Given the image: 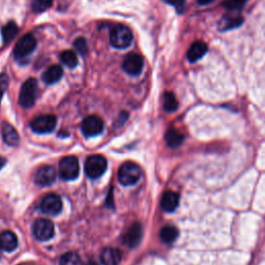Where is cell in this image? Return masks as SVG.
Returning a JSON list of instances; mask_svg holds the SVG:
<instances>
[{"label":"cell","instance_id":"obj_8","mask_svg":"<svg viewBox=\"0 0 265 265\" xmlns=\"http://www.w3.org/2000/svg\"><path fill=\"white\" fill-rule=\"evenodd\" d=\"M36 46V40L33 35L31 34H25L23 35L13 49V56L17 59H22L26 57L27 55L33 52Z\"/></svg>","mask_w":265,"mask_h":265},{"label":"cell","instance_id":"obj_14","mask_svg":"<svg viewBox=\"0 0 265 265\" xmlns=\"http://www.w3.org/2000/svg\"><path fill=\"white\" fill-rule=\"evenodd\" d=\"M179 196L178 194L173 191H167L164 193L161 201V206L163 211L166 213H173L178 207Z\"/></svg>","mask_w":265,"mask_h":265},{"label":"cell","instance_id":"obj_33","mask_svg":"<svg viewBox=\"0 0 265 265\" xmlns=\"http://www.w3.org/2000/svg\"><path fill=\"white\" fill-rule=\"evenodd\" d=\"M5 163H6V160H5V159H3V158H1V157H0V169H1L2 167L5 165Z\"/></svg>","mask_w":265,"mask_h":265},{"label":"cell","instance_id":"obj_26","mask_svg":"<svg viewBox=\"0 0 265 265\" xmlns=\"http://www.w3.org/2000/svg\"><path fill=\"white\" fill-rule=\"evenodd\" d=\"M59 265H81V259L78 254L67 252L60 258Z\"/></svg>","mask_w":265,"mask_h":265},{"label":"cell","instance_id":"obj_23","mask_svg":"<svg viewBox=\"0 0 265 265\" xmlns=\"http://www.w3.org/2000/svg\"><path fill=\"white\" fill-rule=\"evenodd\" d=\"M18 31H19V28L16 25V23H13V22L7 23L2 28V38H3L4 43L8 44L9 41H11L18 34Z\"/></svg>","mask_w":265,"mask_h":265},{"label":"cell","instance_id":"obj_3","mask_svg":"<svg viewBox=\"0 0 265 265\" xmlns=\"http://www.w3.org/2000/svg\"><path fill=\"white\" fill-rule=\"evenodd\" d=\"M37 83L33 78H29L24 82L19 94V104L23 108H30L34 105L36 100Z\"/></svg>","mask_w":265,"mask_h":265},{"label":"cell","instance_id":"obj_24","mask_svg":"<svg viewBox=\"0 0 265 265\" xmlns=\"http://www.w3.org/2000/svg\"><path fill=\"white\" fill-rule=\"evenodd\" d=\"M60 59L62 63L69 68H75L78 65L77 54L72 50H67V51L62 52L60 54Z\"/></svg>","mask_w":265,"mask_h":265},{"label":"cell","instance_id":"obj_9","mask_svg":"<svg viewBox=\"0 0 265 265\" xmlns=\"http://www.w3.org/2000/svg\"><path fill=\"white\" fill-rule=\"evenodd\" d=\"M104 130V121L96 115H90L83 120L81 131L85 137H94L100 135Z\"/></svg>","mask_w":265,"mask_h":265},{"label":"cell","instance_id":"obj_19","mask_svg":"<svg viewBox=\"0 0 265 265\" xmlns=\"http://www.w3.org/2000/svg\"><path fill=\"white\" fill-rule=\"evenodd\" d=\"M63 75V71H62V67L60 65H51L47 71L44 73L43 77V81L46 83V84H54V83L58 82L61 77Z\"/></svg>","mask_w":265,"mask_h":265},{"label":"cell","instance_id":"obj_25","mask_svg":"<svg viewBox=\"0 0 265 265\" xmlns=\"http://www.w3.org/2000/svg\"><path fill=\"white\" fill-rule=\"evenodd\" d=\"M244 20L242 17H229V18H224L222 20L221 24V29L222 30H231L236 28V27H240L243 24Z\"/></svg>","mask_w":265,"mask_h":265},{"label":"cell","instance_id":"obj_32","mask_svg":"<svg viewBox=\"0 0 265 265\" xmlns=\"http://www.w3.org/2000/svg\"><path fill=\"white\" fill-rule=\"evenodd\" d=\"M197 1L201 5H207V4L213 3L215 1V0H197Z\"/></svg>","mask_w":265,"mask_h":265},{"label":"cell","instance_id":"obj_28","mask_svg":"<svg viewBox=\"0 0 265 265\" xmlns=\"http://www.w3.org/2000/svg\"><path fill=\"white\" fill-rule=\"evenodd\" d=\"M247 1L248 0H226V1L223 3V5L229 10H234L243 7Z\"/></svg>","mask_w":265,"mask_h":265},{"label":"cell","instance_id":"obj_11","mask_svg":"<svg viewBox=\"0 0 265 265\" xmlns=\"http://www.w3.org/2000/svg\"><path fill=\"white\" fill-rule=\"evenodd\" d=\"M33 179L34 183L39 187H49L56 179V172L52 166H41L35 171Z\"/></svg>","mask_w":265,"mask_h":265},{"label":"cell","instance_id":"obj_16","mask_svg":"<svg viewBox=\"0 0 265 265\" xmlns=\"http://www.w3.org/2000/svg\"><path fill=\"white\" fill-rule=\"evenodd\" d=\"M207 53V46L201 40H196L191 45L188 51V59L190 62H196L200 60Z\"/></svg>","mask_w":265,"mask_h":265},{"label":"cell","instance_id":"obj_22","mask_svg":"<svg viewBox=\"0 0 265 265\" xmlns=\"http://www.w3.org/2000/svg\"><path fill=\"white\" fill-rule=\"evenodd\" d=\"M163 107L166 112L171 113L177 110L178 102L172 92H166L163 97Z\"/></svg>","mask_w":265,"mask_h":265},{"label":"cell","instance_id":"obj_4","mask_svg":"<svg viewBox=\"0 0 265 265\" xmlns=\"http://www.w3.org/2000/svg\"><path fill=\"white\" fill-rule=\"evenodd\" d=\"M107 169V160L101 155L90 156L85 162V173L91 179L101 177Z\"/></svg>","mask_w":265,"mask_h":265},{"label":"cell","instance_id":"obj_13","mask_svg":"<svg viewBox=\"0 0 265 265\" xmlns=\"http://www.w3.org/2000/svg\"><path fill=\"white\" fill-rule=\"evenodd\" d=\"M142 226L136 222L123 235V243L125 244V246L130 248H135L140 243L142 239Z\"/></svg>","mask_w":265,"mask_h":265},{"label":"cell","instance_id":"obj_15","mask_svg":"<svg viewBox=\"0 0 265 265\" xmlns=\"http://www.w3.org/2000/svg\"><path fill=\"white\" fill-rule=\"evenodd\" d=\"M121 259V252L115 248H106L101 253V261L104 265H119Z\"/></svg>","mask_w":265,"mask_h":265},{"label":"cell","instance_id":"obj_34","mask_svg":"<svg viewBox=\"0 0 265 265\" xmlns=\"http://www.w3.org/2000/svg\"><path fill=\"white\" fill-rule=\"evenodd\" d=\"M85 265H97L95 262H93V261H88Z\"/></svg>","mask_w":265,"mask_h":265},{"label":"cell","instance_id":"obj_27","mask_svg":"<svg viewBox=\"0 0 265 265\" xmlns=\"http://www.w3.org/2000/svg\"><path fill=\"white\" fill-rule=\"evenodd\" d=\"M53 3V0H33L32 8L36 12H41L48 9Z\"/></svg>","mask_w":265,"mask_h":265},{"label":"cell","instance_id":"obj_6","mask_svg":"<svg viewBox=\"0 0 265 265\" xmlns=\"http://www.w3.org/2000/svg\"><path fill=\"white\" fill-rule=\"evenodd\" d=\"M32 232L35 239L39 242H46L54 236V224L48 219H38L33 223Z\"/></svg>","mask_w":265,"mask_h":265},{"label":"cell","instance_id":"obj_21","mask_svg":"<svg viewBox=\"0 0 265 265\" xmlns=\"http://www.w3.org/2000/svg\"><path fill=\"white\" fill-rule=\"evenodd\" d=\"M160 237L165 244L170 245L177 240L178 230L173 226H165L160 232Z\"/></svg>","mask_w":265,"mask_h":265},{"label":"cell","instance_id":"obj_29","mask_svg":"<svg viewBox=\"0 0 265 265\" xmlns=\"http://www.w3.org/2000/svg\"><path fill=\"white\" fill-rule=\"evenodd\" d=\"M74 47L76 48V50L79 52V54L81 55H85L87 53V43H86V40L85 38H83V37H79L75 40V43H74Z\"/></svg>","mask_w":265,"mask_h":265},{"label":"cell","instance_id":"obj_7","mask_svg":"<svg viewBox=\"0 0 265 265\" xmlns=\"http://www.w3.org/2000/svg\"><path fill=\"white\" fill-rule=\"evenodd\" d=\"M56 117L54 115H40L32 119L30 128L33 132L38 134H46L52 132L56 127Z\"/></svg>","mask_w":265,"mask_h":265},{"label":"cell","instance_id":"obj_31","mask_svg":"<svg viewBox=\"0 0 265 265\" xmlns=\"http://www.w3.org/2000/svg\"><path fill=\"white\" fill-rule=\"evenodd\" d=\"M8 86V77L5 74L0 75V100Z\"/></svg>","mask_w":265,"mask_h":265},{"label":"cell","instance_id":"obj_30","mask_svg":"<svg viewBox=\"0 0 265 265\" xmlns=\"http://www.w3.org/2000/svg\"><path fill=\"white\" fill-rule=\"evenodd\" d=\"M166 3H168L170 5H173L177 11L181 12L185 8V3H186V0H163Z\"/></svg>","mask_w":265,"mask_h":265},{"label":"cell","instance_id":"obj_36","mask_svg":"<svg viewBox=\"0 0 265 265\" xmlns=\"http://www.w3.org/2000/svg\"><path fill=\"white\" fill-rule=\"evenodd\" d=\"M0 257H1V253H0Z\"/></svg>","mask_w":265,"mask_h":265},{"label":"cell","instance_id":"obj_20","mask_svg":"<svg viewBox=\"0 0 265 265\" xmlns=\"http://www.w3.org/2000/svg\"><path fill=\"white\" fill-rule=\"evenodd\" d=\"M165 140L168 144L169 147L171 148H176L178 146L181 145V143L184 142L185 140V137L184 135L181 134L180 132H178L175 129H171L168 132H167L166 136H165Z\"/></svg>","mask_w":265,"mask_h":265},{"label":"cell","instance_id":"obj_1","mask_svg":"<svg viewBox=\"0 0 265 265\" xmlns=\"http://www.w3.org/2000/svg\"><path fill=\"white\" fill-rule=\"evenodd\" d=\"M141 174V168L136 163L125 162L118 170V180L123 186H133L138 183Z\"/></svg>","mask_w":265,"mask_h":265},{"label":"cell","instance_id":"obj_10","mask_svg":"<svg viewBox=\"0 0 265 265\" xmlns=\"http://www.w3.org/2000/svg\"><path fill=\"white\" fill-rule=\"evenodd\" d=\"M41 212L48 216H56L62 209L61 198L56 194H48L40 202Z\"/></svg>","mask_w":265,"mask_h":265},{"label":"cell","instance_id":"obj_18","mask_svg":"<svg viewBox=\"0 0 265 265\" xmlns=\"http://www.w3.org/2000/svg\"><path fill=\"white\" fill-rule=\"evenodd\" d=\"M18 247V239L11 231H4L0 234V248L5 252H12Z\"/></svg>","mask_w":265,"mask_h":265},{"label":"cell","instance_id":"obj_12","mask_svg":"<svg viewBox=\"0 0 265 265\" xmlns=\"http://www.w3.org/2000/svg\"><path fill=\"white\" fill-rule=\"evenodd\" d=\"M143 58L136 53L129 54L123 61V69L131 76H138L142 72Z\"/></svg>","mask_w":265,"mask_h":265},{"label":"cell","instance_id":"obj_35","mask_svg":"<svg viewBox=\"0 0 265 265\" xmlns=\"http://www.w3.org/2000/svg\"><path fill=\"white\" fill-rule=\"evenodd\" d=\"M20 265H29V264H20Z\"/></svg>","mask_w":265,"mask_h":265},{"label":"cell","instance_id":"obj_17","mask_svg":"<svg viewBox=\"0 0 265 265\" xmlns=\"http://www.w3.org/2000/svg\"><path fill=\"white\" fill-rule=\"evenodd\" d=\"M1 132H2V138H3V141L9 145V146H17L19 144L20 141V138H19V134L16 131V129L10 125L7 122H3L2 123V128H1Z\"/></svg>","mask_w":265,"mask_h":265},{"label":"cell","instance_id":"obj_5","mask_svg":"<svg viewBox=\"0 0 265 265\" xmlns=\"http://www.w3.org/2000/svg\"><path fill=\"white\" fill-rule=\"evenodd\" d=\"M79 162L76 157H64L59 162V174L63 180H74L79 175Z\"/></svg>","mask_w":265,"mask_h":265},{"label":"cell","instance_id":"obj_2","mask_svg":"<svg viewBox=\"0 0 265 265\" xmlns=\"http://www.w3.org/2000/svg\"><path fill=\"white\" fill-rule=\"evenodd\" d=\"M133 40V33L129 27L124 25H116L110 32V43L114 48H128Z\"/></svg>","mask_w":265,"mask_h":265}]
</instances>
